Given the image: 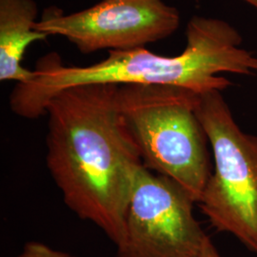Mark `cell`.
<instances>
[{
    "label": "cell",
    "instance_id": "ba28073f",
    "mask_svg": "<svg viewBox=\"0 0 257 257\" xmlns=\"http://www.w3.org/2000/svg\"><path fill=\"white\" fill-rule=\"evenodd\" d=\"M17 257H75L67 252L55 250L40 242H28Z\"/></svg>",
    "mask_w": 257,
    "mask_h": 257
},
{
    "label": "cell",
    "instance_id": "5b68a950",
    "mask_svg": "<svg viewBox=\"0 0 257 257\" xmlns=\"http://www.w3.org/2000/svg\"><path fill=\"white\" fill-rule=\"evenodd\" d=\"M180 185L144 166L138 171L117 257H201L210 238Z\"/></svg>",
    "mask_w": 257,
    "mask_h": 257
},
{
    "label": "cell",
    "instance_id": "6da1fadb",
    "mask_svg": "<svg viewBox=\"0 0 257 257\" xmlns=\"http://www.w3.org/2000/svg\"><path fill=\"white\" fill-rule=\"evenodd\" d=\"M118 85L89 84L48 102L47 166L68 208L117 247L143 166L117 103Z\"/></svg>",
    "mask_w": 257,
    "mask_h": 257
},
{
    "label": "cell",
    "instance_id": "7a4b0ae2",
    "mask_svg": "<svg viewBox=\"0 0 257 257\" xmlns=\"http://www.w3.org/2000/svg\"><path fill=\"white\" fill-rule=\"evenodd\" d=\"M187 43L180 55L162 56L138 48L110 51L107 58L87 67H68L51 53L37 61L33 77L18 83L10 95V108L23 118L46 114L56 93L89 84H143L180 87L201 94L224 91L232 83L222 73L257 75V56L241 48L236 29L221 19L194 16L186 29Z\"/></svg>",
    "mask_w": 257,
    "mask_h": 257
},
{
    "label": "cell",
    "instance_id": "30bf717a",
    "mask_svg": "<svg viewBox=\"0 0 257 257\" xmlns=\"http://www.w3.org/2000/svg\"><path fill=\"white\" fill-rule=\"evenodd\" d=\"M246 1L248 4H250L252 7H254L255 9H257V0H244Z\"/></svg>",
    "mask_w": 257,
    "mask_h": 257
},
{
    "label": "cell",
    "instance_id": "52a82bcc",
    "mask_svg": "<svg viewBox=\"0 0 257 257\" xmlns=\"http://www.w3.org/2000/svg\"><path fill=\"white\" fill-rule=\"evenodd\" d=\"M38 7L35 0H0V80L25 83L34 74L22 65L34 42L49 37L34 29Z\"/></svg>",
    "mask_w": 257,
    "mask_h": 257
},
{
    "label": "cell",
    "instance_id": "8992f818",
    "mask_svg": "<svg viewBox=\"0 0 257 257\" xmlns=\"http://www.w3.org/2000/svg\"><path fill=\"white\" fill-rule=\"evenodd\" d=\"M180 25L176 8L162 0H102L88 9L65 15L44 11L34 29L60 36L85 55L108 49L128 51L173 35Z\"/></svg>",
    "mask_w": 257,
    "mask_h": 257
},
{
    "label": "cell",
    "instance_id": "9c48e42d",
    "mask_svg": "<svg viewBox=\"0 0 257 257\" xmlns=\"http://www.w3.org/2000/svg\"><path fill=\"white\" fill-rule=\"evenodd\" d=\"M201 257H221L218 251L216 250L215 247L213 246L211 239L207 240L204 248H203L202 255Z\"/></svg>",
    "mask_w": 257,
    "mask_h": 257
},
{
    "label": "cell",
    "instance_id": "277c9868",
    "mask_svg": "<svg viewBox=\"0 0 257 257\" xmlns=\"http://www.w3.org/2000/svg\"><path fill=\"white\" fill-rule=\"evenodd\" d=\"M196 114L213 157L200 209L215 230L257 255V137L240 128L220 91L199 94Z\"/></svg>",
    "mask_w": 257,
    "mask_h": 257
},
{
    "label": "cell",
    "instance_id": "3957f363",
    "mask_svg": "<svg viewBox=\"0 0 257 257\" xmlns=\"http://www.w3.org/2000/svg\"><path fill=\"white\" fill-rule=\"evenodd\" d=\"M199 94L168 85H121L120 112L142 164L180 185L196 203L211 175L209 139L196 114Z\"/></svg>",
    "mask_w": 257,
    "mask_h": 257
}]
</instances>
